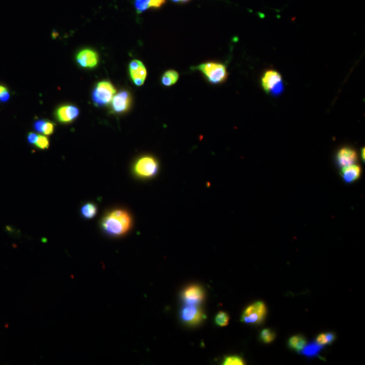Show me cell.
I'll return each mask as SVG.
<instances>
[{
  "mask_svg": "<svg viewBox=\"0 0 365 365\" xmlns=\"http://www.w3.org/2000/svg\"><path fill=\"white\" fill-rule=\"evenodd\" d=\"M260 85L267 94L275 97L282 94L285 89L282 75L273 69L265 71L261 77Z\"/></svg>",
  "mask_w": 365,
  "mask_h": 365,
  "instance_id": "obj_3",
  "label": "cell"
},
{
  "mask_svg": "<svg viewBox=\"0 0 365 365\" xmlns=\"http://www.w3.org/2000/svg\"><path fill=\"white\" fill-rule=\"evenodd\" d=\"M130 76L137 86H141L146 80L147 71L146 67L141 61L134 60L129 64Z\"/></svg>",
  "mask_w": 365,
  "mask_h": 365,
  "instance_id": "obj_10",
  "label": "cell"
},
{
  "mask_svg": "<svg viewBox=\"0 0 365 365\" xmlns=\"http://www.w3.org/2000/svg\"><path fill=\"white\" fill-rule=\"evenodd\" d=\"M150 0H134L135 8L139 14L146 11L149 8Z\"/></svg>",
  "mask_w": 365,
  "mask_h": 365,
  "instance_id": "obj_22",
  "label": "cell"
},
{
  "mask_svg": "<svg viewBox=\"0 0 365 365\" xmlns=\"http://www.w3.org/2000/svg\"><path fill=\"white\" fill-rule=\"evenodd\" d=\"M79 114V109L75 106H62L56 111V119L59 122L68 123L74 121L78 117Z\"/></svg>",
  "mask_w": 365,
  "mask_h": 365,
  "instance_id": "obj_13",
  "label": "cell"
},
{
  "mask_svg": "<svg viewBox=\"0 0 365 365\" xmlns=\"http://www.w3.org/2000/svg\"><path fill=\"white\" fill-rule=\"evenodd\" d=\"M244 360L238 356H227L223 361L225 365H242L244 364Z\"/></svg>",
  "mask_w": 365,
  "mask_h": 365,
  "instance_id": "obj_23",
  "label": "cell"
},
{
  "mask_svg": "<svg viewBox=\"0 0 365 365\" xmlns=\"http://www.w3.org/2000/svg\"><path fill=\"white\" fill-rule=\"evenodd\" d=\"M101 226L108 235L120 237L129 231L132 226V218L124 210H115L104 217Z\"/></svg>",
  "mask_w": 365,
  "mask_h": 365,
  "instance_id": "obj_1",
  "label": "cell"
},
{
  "mask_svg": "<svg viewBox=\"0 0 365 365\" xmlns=\"http://www.w3.org/2000/svg\"><path fill=\"white\" fill-rule=\"evenodd\" d=\"M36 146L41 150H46L49 148L50 146V142L48 138L44 136H38V140L36 142Z\"/></svg>",
  "mask_w": 365,
  "mask_h": 365,
  "instance_id": "obj_24",
  "label": "cell"
},
{
  "mask_svg": "<svg viewBox=\"0 0 365 365\" xmlns=\"http://www.w3.org/2000/svg\"><path fill=\"white\" fill-rule=\"evenodd\" d=\"M6 90H8L6 87L3 86V85H0V94Z\"/></svg>",
  "mask_w": 365,
  "mask_h": 365,
  "instance_id": "obj_30",
  "label": "cell"
},
{
  "mask_svg": "<svg viewBox=\"0 0 365 365\" xmlns=\"http://www.w3.org/2000/svg\"><path fill=\"white\" fill-rule=\"evenodd\" d=\"M357 160V153L354 149L348 147L340 149L336 156L338 166L342 168L355 164Z\"/></svg>",
  "mask_w": 365,
  "mask_h": 365,
  "instance_id": "obj_11",
  "label": "cell"
},
{
  "mask_svg": "<svg viewBox=\"0 0 365 365\" xmlns=\"http://www.w3.org/2000/svg\"><path fill=\"white\" fill-rule=\"evenodd\" d=\"M27 139L30 144H36L38 139V136L36 134H34V132H30L28 135Z\"/></svg>",
  "mask_w": 365,
  "mask_h": 365,
  "instance_id": "obj_28",
  "label": "cell"
},
{
  "mask_svg": "<svg viewBox=\"0 0 365 365\" xmlns=\"http://www.w3.org/2000/svg\"><path fill=\"white\" fill-rule=\"evenodd\" d=\"M307 340L303 336H294L289 340L288 345L291 349L301 352L307 345Z\"/></svg>",
  "mask_w": 365,
  "mask_h": 365,
  "instance_id": "obj_16",
  "label": "cell"
},
{
  "mask_svg": "<svg viewBox=\"0 0 365 365\" xmlns=\"http://www.w3.org/2000/svg\"><path fill=\"white\" fill-rule=\"evenodd\" d=\"M361 156H362V160H363V161L364 162V148L362 149V150H361Z\"/></svg>",
  "mask_w": 365,
  "mask_h": 365,
  "instance_id": "obj_31",
  "label": "cell"
},
{
  "mask_svg": "<svg viewBox=\"0 0 365 365\" xmlns=\"http://www.w3.org/2000/svg\"><path fill=\"white\" fill-rule=\"evenodd\" d=\"M55 124L52 122L46 121L45 124L43 134L46 136H50L54 131Z\"/></svg>",
  "mask_w": 365,
  "mask_h": 365,
  "instance_id": "obj_25",
  "label": "cell"
},
{
  "mask_svg": "<svg viewBox=\"0 0 365 365\" xmlns=\"http://www.w3.org/2000/svg\"><path fill=\"white\" fill-rule=\"evenodd\" d=\"M197 70L201 71L207 77L210 83L219 84L224 82L227 78V68L225 64L217 62H207L197 67Z\"/></svg>",
  "mask_w": 365,
  "mask_h": 365,
  "instance_id": "obj_4",
  "label": "cell"
},
{
  "mask_svg": "<svg viewBox=\"0 0 365 365\" xmlns=\"http://www.w3.org/2000/svg\"><path fill=\"white\" fill-rule=\"evenodd\" d=\"M260 340L265 344H269L272 342L275 338V334L272 330L269 329H263L260 332Z\"/></svg>",
  "mask_w": 365,
  "mask_h": 365,
  "instance_id": "obj_20",
  "label": "cell"
},
{
  "mask_svg": "<svg viewBox=\"0 0 365 365\" xmlns=\"http://www.w3.org/2000/svg\"><path fill=\"white\" fill-rule=\"evenodd\" d=\"M323 348V346L315 341L306 345L301 352L304 356L309 358H313L319 356V354Z\"/></svg>",
  "mask_w": 365,
  "mask_h": 365,
  "instance_id": "obj_15",
  "label": "cell"
},
{
  "mask_svg": "<svg viewBox=\"0 0 365 365\" xmlns=\"http://www.w3.org/2000/svg\"><path fill=\"white\" fill-rule=\"evenodd\" d=\"M97 212L96 206L94 204L87 203L81 209V214L83 217L87 219H91L95 217Z\"/></svg>",
  "mask_w": 365,
  "mask_h": 365,
  "instance_id": "obj_18",
  "label": "cell"
},
{
  "mask_svg": "<svg viewBox=\"0 0 365 365\" xmlns=\"http://www.w3.org/2000/svg\"><path fill=\"white\" fill-rule=\"evenodd\" d=\"M180 1L183 2H185L189 1V0H180Z\"/></svg>",
  "mask_w": 365,
  "mask_h": 365,
  "instance_id": "obj_33",
  "label": "cell"
},
{
  "mask_svg": "<svg viewBox=\"0 0 365 365\" xmlns=\"http://www.w3.org/2000/svg\"><path fill=\"white\" fill-rule=\"evenodd\" d=\"M46 121L44 120H40V121H36L34 124V128L36 131L39 132H43L44 130L45 124H46Z\"/></svg>",
  "mask_w": 365,
  "mask_h": 365,
  "instance_id": "obj_27",
  "label": "cell"
},
{
  "mask_svg": "<svg viewBox=\"0 0 365 365\" xmlns=\"http://www.w3.org/2000/svg\"><path fill=\"white\" fill-rule=\"evenodd\" d=\"M179 74L178 73L175 71H169L164 73L162 78V83L163 85L166 86H171L174 85L178 81Z\"/></svg>",
  "mask_w": 365,
  "mask_h": 365,
  "instance_id": "obj_17",
  "label": "cell"
},
{
  "mask_svg": "<svg viewBox=\"0 0 365 365\" xmlns=\"http://www.w3.org/2000/svg\"><path fill=\"white\" fill-rule=\"evenodd\" d=\"M267 314L266 306L262 302H256L245 310L242 321L246 324L262 323Z\"/></svg>",
  "mask_w": 365,
  "mask_h": 365,
  "instance_id": "obj_6",
  "label": "cell"
},
{
  "mask_svg": "<svg viewBox=\"0 0 365 365\" xmlns=\"http://www.w3.org/2000/svg\"><path fill=\"white\" fill-rule=\"evenodd\" d=\"M76 60L79 66L83 68L92 69L98 64L99 57L94 51L85 49L77 54Z\"/></svg>",
  "mask_w": 365,
  "mask_h": 365,
  "instance_id": "obj_9",
  "label": "cell"
},
{
  "mask_svg": "<svg viewBox=\"0 0 365 365\" xmlns=\"http://www.w3.org/2000/svg\"><path fill=\"white\" fill-rule=\"evenodd\" d=\"M172 1H173L174 2H178L180 1V0H172Z\"/></svg>",
  "mask_w": 365,
  "mask_h": 365,
  "instance_id": "obj_32",
  "label": "cell"
},
{
  "mask_svg": "<svg viewBox=\"0 0 365 365\" xmlns=\"http://www.w3.org/2000/svg\"><path fill=\"white\" fill-rule=\"evenodd\" d=\"M229 321V317L225 312L221 311L217 314L215 317V323L221 327L227 326Z\"/></svg>",
  "mask_w": 365,
  "mask_h": 365,
  "instance_id": "obj_21",
  "label": "cell"
},
{
  "mask_svg": "<svg viewBox=\"0 0 365 365\" xmlns=\"http://www.w3.org/2000/svg\"><path fill=\"white\" fill-rule=\"evenodd\" d=\"M181 318L188 325H197L205 319L203 311L197 305H187L181 309Z\"/></svg>",
  "mask_w": 365,
  "mask_h": 365,
  "instance_id": "obj_7",
  "label": "cell"
},
{
  "mask_svg": "<svg viewBox=\"0 0 365 365\" xmlns=\"http://www.w3.org/2000/svg\"><path fill=\"white\" fill-rule=\"evenodd\" d=\"M131 105V97L126 91H120L111 101V109L114 113L121 114L127 111Z\"/></svg>",
  "mask_w": 365,
  "mask_h": 365,
  "instance_id": "obj_8",
  "label": "cell"
},
{
  "mask_svg": "<svg viewBox=\"0 0 365 365\" xmlns=\"http://www.w3.org/2000/svg\"><path fill=\"white\" fill-rule=\"evenodd\" d=\"M205 292L201 287L192 285L185 289L183 293V299L187 305H197L203 301Z\"/></svg>",
  "mask_w": 365,
  "mask_h": 365,
  "instance_id": "obj_12",
  "label": "cell"
},
{
  "mask_svg": "<svg viewBox=\"0 0 365 365\" xmlns=\"http://www.w3.org/2000/svg\"><path fill=\"white\" fill-rule=\"evenodd\" d=\"M336 339V335L331 332H327V333H323L320 334L317 336L316 342L321 345L325 346L331 344Z\"/></svg>",
  "mask_w": 365,
  "mask_h": 365,
  "instance_id": "obj_19",
  "label": "cell"
},
{
  "mask_svg": "<svg viewBox=\"0 0 365 365\" xmlns=\"http://www.w3.org/2000/svg\"><path fill=\"white\" fill-rule=\"evenodd\" d=\"M115 87L109 81H101L97 83L92 93L93 103L97 107L109 105L115 96Z\"/></svg>",
  "mask_w": 365,
  "mask_h": 365,
  "instance_id": "obj_5",
  "label": "cell"
},
{
  "mask_svg": "<svg viewBox=\"0 0 365 365\" xmlns=\"http://www.w3.org/2000/svg\"><path fill=\"white\" fill-rule=\"evenodd\" d=\"M166 2V0H150L149 8H159L162 7Z\"/></svg>",
  "mask_w": 365,
  "mask_h": 365,
  "instance_id": "obj_26",
  "label": "cell"
},
{
  "mask_svg": "<svg viewBox=\"0 0 365 365\" xmlns=\"http://www.w3.org/2000/svg\"><path fill=\"white\" fill-rule=\"evenodd\" d=\"M362 174V168L359 165L352 164L342 168L341 177L346 183H354L360 178Z\"/></svg>",
  "mask_w": 365,
  "mask_h": 365,
  "instance_id": "obj_14",
  "label": "cell"
},
{
  "mask_svg": "<svg viewBox=\"0 0 365 365\" xmlns=\"http://www.w3.org/2000/svg\"><path fill=\"white\" fill-rule=\"evenodd\" d=\"M158 161L150 155H144L137 159L132 167L135 176L142 179L153 178L158 174Z\"/></svg>",
  "mask_w": 365,
  "mask_h": 365,
  "instance_id": "obj_2",
  "label": "cell"
},
{
  "mask_svg": "<svg viewBox=\"0 0 365 365\" xmlns=\"http://www.w3.org/2000/svg\"><path fill=\"white\" fill-rule=\"evenodd\" d=\"M10 96V93L8 90L4 91L3 93L0 94V102H2V103H6V102L9 101Z\"/></svg>",
  "mask_w": 365,
  "mask_h": 365,
  "instance_id": "obj_29",
  "label": "cell"
}]
</instances>
